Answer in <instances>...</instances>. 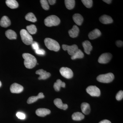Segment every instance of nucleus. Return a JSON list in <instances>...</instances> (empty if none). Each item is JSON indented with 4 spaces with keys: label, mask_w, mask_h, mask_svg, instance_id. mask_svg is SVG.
I'll use <instances>...</instances> for the list:
<instances>
[{
    "label": "nucleus",
    "mask_w": 123,
    "mask_h": 123,
    "mask_svg": "<svg viewBox=\"0 0 123 123\" xmlns=\"http://www.w3.org/2000/svg\"><path fill=\"white\" fill-rule=\"evenodd\" d=\"M22 56L24 59V64L26 68L31 69L35 67L37 64V60L33 55L29 53H24Z\"/></svg>",
    "instance_id": "f257e3e1"
},
{
    "label": "nucleus",
    "mask_w": 123,
    "mask_h": 123,
    "mask_svg": "<svg viewBox=\"0 0 123 123\" xmlns=\"http://www.w3.org/2000/svg\"><path fill=\"white\" fill-rule=\"evenodd\" d=\"M44 43L46 47L50 50L57 52L59 50L60 48L59 43L55 40L50 38H45Z\"/></svg>",
    "instance_id": "f03ea898"
},
{
    "label": "nucleus",
    "mask_w": 123,
    "mask_h": 123,
    "mask_svg": "<svg viewBox=\"0 0 123 123\" xmlns=\"http://www.w3.org/2000/svg\"><path fill=\"white\" fill-rule=\"evenodd\" d=\"M60 23V20L57 16L51 15L46 18L44 20V23L46 26L48 27L55 26L58 25Z\"/></svg>",
    "instance_id": "7ed1b4c3"
},
{
    "label": "nucleus",
    "mask_w": 123,
    "mask_h": 123,
    "mask_svg": "<svg viewBox=\"0 0 123 123\" xmlns=\"http://www.w3.org/2000/svg\"><path fill=\"white\" fill-rule=\"evenodd\" d=\"M20 34L22 40L24 43L27 45L31 44L33 42V38L27 31L22 29L20 31Z\"/></svg>",
    "instance_id": "20e7f679"
},
{
    "label": "nucleus",
    "mask_w": 123,
    "mask_h": 123,
    "mask_svg": "<svg viewBox=\"0 0 123 123\" xmlns=\"http://www.w3.org/2000/svg\"><path fill=\"white\" fill-rule=\"evenodd\" d=\"M114 79V76L112 73L99 75L97 77L98 81L102 83H108L112 82Z\"/></svg>",
    "instance_id": "39448f33"
},
{
    "label": "nucleus",
    "mask_w": 123,
    "mask_h": 123,
    "mask_svg": "<svg viewBox=\"0 0 123 123\" xmlns=\"http://www.w3.org/2000/svg\"><path fill=\"white\" fill-rule=\"evenodd\" d=\"M86 90L92 97H98L101 94L100 89L96 86H89L87 87Z\"/></svg>",
    "instance_id": "423d86ee"
},
{
    "label": "nucleus",
    "mask_w": 123,
    "mask_h": 123,
    "mask_svg": "<svg viewBox=\"0 0 123 123\" xmlns=\"http://www.w3.org/2000/svg\"><path fill=\"white\" fill-rule=\"evenodd\" d=\"M60 72L62 76L67 79H70L73 76V71L69 68L62 67L60 69Z\"/></svg>",
    "instance_id": "0eeeda50"
},
{
    "label": "nucleus",
    "mask_w": 123,
    "mask_h": 123,
    "mask_svg": "<svg viewBox=\"0 0 123 123\" xmlns=\"http://www.w3.org/2000/svg\"><path fill=\"white\" fill-rule=\"evenodd\" d=\"M62 47L63 50L68 51L69 55L71 56L73 55L78 49V47L76 44H73L72 46L63 44Z\"/></svg>",
    "instance_id": "6e6552de"
},
{
    "label": "nucleus",
    "mask_w": 123,
    "mask_h": 123,
    "mask_svg": "<svg viewBox=\"0 0 123 123\" xmlns=\"http://www.w3.org/2000/svg\"><path fill=\"white\" fill-rule=\"evenodd\" d=\"M112 57V55L109 53H104L99 56L98 62L101 64H106L111 61Z\"/></svg>",
    "instance_id": "1a4fd4ad"
},
{
    "label": "nucleus",
    "mask_w": 123,
    "mask_h": 123,
    "mask_svg": "<svg viewBox=\"0 0 123 123\" xmlns=\"http://www.w3.org/2000/svg\"><path fill=\"white\" fill-rule=\"evenodd\" d=\"M23 86L17 83H14L12 84L10 87V91L13 93H19L23 90Z\"/></svg>",
    "instance_id": "9d476101"
},
{
    "label": "nucleus",
    "mask_w": 123,
    "mask_h": 123,
    "mask_svg": "<svg viewBox=\"0 0 123 123\" xmlns=\"http://www.w3.org/2000/svg\"><path fill=\"white\" fill-rule=\"evenodd\" d=\"M36 74L39 75V80H45L49 78L51 76L50 73L47 72L43 69H40L36 71Z\"/></svg>",
    "instance_id": "9b49d317"
},
{
    "label": "nucleus",
    "mask_w": 123,
    "mask_h": 123,
    "mask_svg": "<svg viewBox=\"0 0 123 123\" xmlns=\"http://www.w3.org/2000/svg\"><path fill=\"white\" fill-rule=\"evenodd\" d=\"M50 113L51 111L50 110L44 108H39L36 111V114L38 116L42 117H44Z\"/></svg>",
    "instance_id": "f8f14e48"
},
{
    "label": "nucleus",
    "mask_w": 123,
    "mask_h": 123,
    "mask_svg": "<svg viewBox=\"0 0 123 123\" xmlns=\"http://www.w3.org/2000/svg\"><path fill=\"white\" fill-rule=\"evenodd\" d=\"M84 51L86 54L89 55L92 49V46L90 42L88 40H86L82 43Z\"/></svg>",
    "instance_id": "ddd939ff"
},
{
    "label": "nucleus",
    "mask_w": 123,
    "mask_h": 123,
    "mask_svg": "<svg viewBox=\"0 0 123 123\" xmlns=\"http://www.w3.org/2000/svg\"><path fill=\"white\" fill-rule=\"evenodd\" d=\"M11 23L9 18L6 16H3L0 21V25L5 28L11 25Z\"/></svg>",
    "instance_id": "4468645a"
},
{
    "label": "nucleus",
    "mask_w": 123,
    "mask_h": 123,
    "mask_svg": "<svg viewBox=\"0 0 123 123\" xmlns=\"http://www.w3.org/2000/svg\"><path fill=\"white\" fill-rule=\"evenodd\" d=\"M54 103L55 105L60 109L65 110L68 108V105L66 104H64L61 99L60 98L55 99Z\"/></svg>",
    "instance_id": "2eb2a0df"
},
{
    "label": "nucleus",
    "mask_w": 123,
    "mask_h": 123,
    "mask_svg": "<svg viewBox=\"0 0 123 123\" xmlns=\"http://www.w3.org/2000/svg\"><path fill=\"white\" fill-rule=\"evenodd\" d=\"M101 35V31L98 29H95L89 33L88 37L90 39L93 40L99 37Z\"/></svg>",
    "instance_id": "dca6fc26"
},
{
    "label": "nucleus",
    "mask_w": 123,
    "mask_h": 123,
    "mask_svg": "<svg viewBox=\"0 0 123 123\" xmlns=\"http://www.w3.org/2000/svg\"><path fill=\"white\" fill-rule=\"evenodd\" d=\"M99 21L104 24H109L113 22L112 18L106 15H102L99 18Z\"/></svg>",
    "instance_id": "f3484780"
},
{
    "label": "nucleus",
    "mask_w": 123,
    "mask_h": 123,
    "mask_svg": "<svg viewBox=\"0 0 123 123\" xmlns=\"http://www.w3.org/2000/svg\"><path fill=\"white\" fill-rule=\"evenodd\" d=\"M79 31V30L78 27L76 25H74L73 26L72 29L69 31V34L71 37H76L78 35Z\"/></svg>",
    "instance_id": "a211bd4d"
},
{
    "label": "nucleus",
    "mask_w": 123,
    "mask_h": 123,
    "mask_svg": "<svg viewBox=\"0 0 123 123\" xmlns=\"http://www.w3.org/2000/svg\"><path fill=\"white\" fill-rule=\"evenodd\" d=\"M73 20L74 22L78 25H81L84 21V18L81 14L78 13H76L73 17Z\"/></svg>",
    "instance_id": "6ab92c4d"
},
{
    "label": "nucleus",
    "mask_w": 123,
    "mask_h": 123,
    "mask_svg": "<svg viewBox=\"0 0 123 123\" xmlns=\"http://www.w3.org/2000/svg\"><path fill=\"white\" fill-rule=\"evenodd\" d=\"M44 97V96L42 92H40L38 94L37 96H32L30 97L27 100V103L29 104L33 103L37 101L38 99L43 98Z\"/></svg>",
    "instance_id": "aec40b11"
},
{
    "label": "nucleus",
    "mask_w": 123,
    "mask_h": 123,
    "mask_svg": "<svg viewBox=\"0 0 123 123\" xmlns=\"http://www.w3.org/2000/svg\"><path fill=\"white\" fill-rule=\"evenodd\" d=\"M81 110L82 113L85 115H88L90 112V107L89 104L87 103L84 102L82 103Z\"/></svg>",
    "instance_id": "412c9836"
},
{
    "label": "nucleus",
    "mask_w": 123,
    "mask_h": 123,
    "mask_svg": "<svg viewBox=\"0 0 123 123\" xmlns=\"http://www.w3.org/2000/svg\"><path fill=\"white\" fill-rule=\"evenodd\" d=\"M65 83L62 81L60 79H57L53 85V87L55 90L57 92L60 91L61 87L65 88Z\"/></svg>",
    "instance_id": "4be33fe9"
},
{
    "label": "nucleus",
    "mask_w": 123,
    "mask_h": 123,
    "mask_svg": "<svg viewBox=\"0 0 123 123\" xmlns=\"http://www.w3.org/2000/svg\"><path fill=\"white\" fill-rule=\"evenodd\" d=\"M6 36L9 39H17V35L14 31L9 30L6 31L5 33Z\"/></svg>",
    "instance_id": "5701e85b"
},
{
    "label": "nucleus",
    "mask_w": 123,
    "mask_h": 123,
    "mask_svg": "<svg viewBox=\"0 0 123 123\" xmlns=\"http://www.w3.org/2000/svg\"><path fill=\"white\" fill-rule=\"evenodd\" d=\"M6 3L7 6L11 9L17 8L18 7V3L15 0H7Z\"/></svg>",
    "instance_id": "b1692460"
},
{
    "label": "nucleus",
    "mask_w": 123,
    "mask_h": 123,
    "mask_svg": "<svg viewBox=\"0 0 123 123\" xmlns=\"http://www.w3.org/2000/svg\"><path fill=\"white\" fill-rule=\"evenodd\" d=\"M85 116L81 112H75L72 115V118L74 120L80 121L83 119Z\"/></svg>",
    "instance_id": "393cba45"
},
{
    "label": "nucleus",
    "mask_w": 123,
    "mask_h": 123,
    "mask_svg": "<svg viewBox=\"0 0 123 123\" xmlns=\"http://www.w3.org/2000/svg\"><path fill=\"white\" fill-rule=\"evenodd\" d=\"M84 57V54L81 50L78 49L75 53L71 56L72 60H75L77 59H82Z\"/></svg>",
    "instance_id": "a878e982"
},
{
    "label": "nucleus",
    "mask_w": 123,
    "mask_h": 123,
    "mask_svg": "<svg viewBox=\"0 0 123 123\" xmlns=\"http://www.w3.org/2000/svg\"><path fill=\"white\" fill-rule=\"evenodd\" d=\"M65 3L67 9L71 10L75 7V1L74 0H65Z\"/></svg>",
    "instance_id": "bb28decb"
},
{
    "label": "nucleus",
    "mask_w": 123,
    "mask_h": 123,
    "mask_svg": "<svg viewBox=\"0 0 123 123\" xmlns=\"http://www.w3.org/2000/svg\"><path fill=\"white\" fill-rule=\"evenodd\" d=\"M26 20L32 22H35L37 21V18L35 15L31 12L29 13L25 17Z\"/></svg>",
    "instance_id": "cd10ccee"
},
{
    "label": "nucleus",
    "mask_w": 123,
    "mask_h": 123,
    "mask_svg": "<svg viewBox=\"0 0 123 123\" xmlns=\"http://www.w3.org/2000/svg\"><path fill=\"white\" fill-rule=\"evenodd\" d=\"M26 29L27 31L31 34H34L37 32V29L36 26L33 24L27 26Z\"/></svg>",
    "instance_id": "c85d7f7f"
},
{
    "label": "nucleus",
    "mask_w": 123,
    "mask_h": 123,
    "mask_svg": "<svg viewBox=\"0 0 123 123\" xmlns=\"http://www.w3.org/2000/svg\"><path fill=\"white\" fill-rule=\"evenodd\" d=\"M81 1L86 8H90L92 7L93 5L92 0H82Z\"/></svg>",
    "instance_id": "c756f323"
},
{
    "label": "nucleus",
    "mask_w": 123,
    "mask_h": 123,
    "mask_svg": "<svg viewBox=\"0 0 123 123\" xmlns=\"http://www.w3.org/2000/svg\"><path fill=\"white\" fill-rule=\"evenodd\" d=\"M41 5L43 8L45 10H48L49 8L48 1L46 0H40Z\"/></svg>",
    "instance_id": "7c9ffc66"
},
{
    "label": "nucleus",
    "mask_w": 123,
    "mask_h": 123,
    "mask_svg": "<svg viewBox=\"0 0 123 123\" xmlns=\"http://www.w3.org/2000/svg\"><path fill=\"white\" fill-rule=\"evenodd\" d=\"M117 100L118 101H120L123 99V91L121 90L119 91L117 93L116 97Z\"/></svg>",
    "instance_id": "2f4dec72"
},
{
    "label": "nucleus",
    "mask_w": 123,
    "mask_h": 123,
    "mask_svg": "<svg viewBox=\"0 0 123 123\" xmlns=\"http://www.w3.org/2000/svg\"><path fill=\"white\" fill-rule=\"evenodd\" d=\"M31 45L32 48L35 50H36L38 49H39V44L37 42H32L31 44Z\"/></svg>",
    "instance_id": "473e14b6"
},
{
    "label": "nucleus",
    "mask_w": 123,
    "mask_h": 123,
    "mask_svg": "<svg viewBox=\"0 0 123 123\" xmlns=\"http://www.w3.org/2000/svg\"><path fill=\"white\" fill-rule=\"evenodd\" d=\"M16 116L18 119H24L26 118L25 115L22 112H17L16 114Z\"/></svg>",
    "instance_id": "72a5a7b5"
},
{
    "label": "nucleus",
    "mask_w": 123,
    "mask_h": 123,
    "mask_svg": "<svg viewBox=\"0 0 123 123\" xmlns=\"http://www.w3.org/2000/svg\"><path fill=\"white\" fill-rule=\"evenodd\" d=\"M36 54L40 55H44L45 54V51L43 49H39L35 51Z\"/></svg>",
    "instance_id": "f704fd0d"
},
{
    "label": "nucleus",
    "mask_w": 123,
    "mask_h": 123,
    "mask_svg": "<svg viewBox=\"0 0 123 123\" xmlns=\"http://www.w3.org/2000/svg\"><path fill=\"white\" fill-rule=\"evenodd\" d=\"M123 43L122 41L121 40H118L116 42V44L117 46H118V47H122L123 46Z\"/></svg>",
    "instance_id": "c9c22d12"
},
{
    "label": "nucleus",
    "mask_w": 123,
    "mask_h": 123,
    "mask_svg": "<svg viewBox=\"0 0 123 123\" xmlns=\"http://www.w3.org/2000/svg\"><path fill=\"white\" fill-rule=\"evenodd\" d=\"M56 1L55 0H49L48 2L50 5H53L55 4Z\"/></svg>",
    "instance_id": "e433bc0d"
},
{
    "label": "nucleus",
    "mask_w": 123,
    "mask_h": 123,
    "mask_svg": "<svg viewBox=\"0 0 123 123\" xmlns=\"http://www.w3.org/2000/svg\"><path fill=\"white\" fill-rule=\"evenodd\" d=\"M99 123H111V121L107 120H104L102 121H100Z\"/></svg>",
    "instance_id": "4c0bfd02"
},
{
    "label": "nucleus",
    "mask_w": 123,
    "mask_h": 123,
    "mask_svg": "<svg viewBox=\"0 0 123 123\" xmlns=\"http://www.w3.org/2000/svg\"><path fill=\"white\" fill-rule=\"evenodd\" d=\"M103 1L108 4H110L111 3L112 0H103Z\"/></svg>",
    "instance_id": "58836bf2"
},
{
    "label": "nucleus",
    "mask_w": 123,
    "mask_h": 123,
    "mask_svg": "<svg viewBox=\"0 0 123 123\" xmlns=\"http://www.w3.org/2000/svg\"><path fill=\"white\" fill-rule=\"evenodd\" d=\"M1 82L0 81V87H1Z\"/></svg>",
    "instance_id": "ea45409f"
}]
</instances>
